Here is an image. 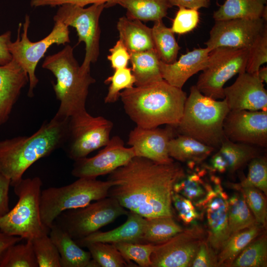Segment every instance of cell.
<instances>
[{"instance_id": "obj_1", "label": "cell", "mask_w": 267, "mask_h": 267, "mask_svg": "<svg viewBox=\"0 0 267 267\" xmlns=\"http://www.w3.org/2000/svg\"><path fill=\"white\" fill-rule=\"evenodd\" d=\"M184 176L178 163H158L135 156L109 174L108 179L119 184L110 189L108 196L145 218L173 216L174 186Z\"/></svg>"}, {"instance_id": "obj_2", "label": "cell", "mask_w": 267, "mask_h": 267, "mask_svg": "<svg viewBox=\"0 0 267 267\" xmlns=\"http://www.w3.org/2000/svg\"><path fill=\"white\" fill-rule=\"evenodd\" d=\"M124 110L136 126L145 128L162 125L174 128L182 117L186 93L164 80L123 90Z\"/></svg>"}, {"instance_id": "obj_3", "label": "cell", "mask_w": 267, "mask_h": 267, "mask_svg": "<svg viewBox=\"0 0 267 267\" xmlns=\"http://www.w3.org/2000/svg\"><path fill=\"white\" fill-rule=\"evenodd\" d=\"M68 119L54 115L30 136L0 140V171L10 179L11 186L36 162L62 148Z\"/></svg>"}, {"instance_id": "obj_4", "label": "cell", "mask_w": 267, "mask_h": 267, "mask_svg": "<svg viewBox=\"0 0 267 267\" xmlns=\"http://www.w3.org/2000/svg\"><path fill=\"white\" fill-rule=\"evenodd\" d=\"M42 67L50 71L56 79L52 86L60 104L55 116L69 118L86 109L89 88L95 80L90 72L82 70L70 45L66 44L61 50L46 56Z\"/></svg>"}, {"instance_id": "obj_5", "label": "cell", "mask_w": 267, "mask_h": 267, "mask_svg": "<svg viewBox=\"0 0 267 267\" xmlns=\"http://www.w3.org/2000/svg\"><path fill=\"white\" fill-rule=\"evenodd\" d=\"M229 111L224 98L217 100L205 95L194 85L190 89L182 117L175 129L179 134L219 149L225 138L223 121Z\"/></svg>"}, {"instance_id": "obj_6", "label": "cell", "mask_w": 267, "mask_h": 267, "mask_svg": "<svg viewBox=\"0 0 267 267\" xmlns=\"http://www.w3.org/2000/svg\"><path fill=\"white\" fill-rule=\"evenodd\" d=\"M43 182L39 177L22 178L13 184L18 198L15 206L0 217V231L26 240L48 234L50 229L42 222L40 198Z\"/></svg>"}, {"instance_id": "obj_7", "label": "cell", "mask_w": 267, "mask_h": 267, "mask_svg": "<svg viewBox=\"0 0 267 267\" xmlns=\"http://www.w3.org/2000/svg\"><path fill=\"white\" fill-rule=\"evenodd\" d=\"M118 183L94 178H80L72 183L61 187H50L42 190L41 217L49 229L63 211L81 208L108 196L110 189Z\"/></svg>"}, {"instance_id": "obj_8", "label": "cell", "mask_w": 267, "mask_h": 267, "mask_svg": "<svg viewBox=\"0 0 267 267\" xmlns=\"http://www.w3.org/2000/svg\"><path fill=\"white\" fill-rule=\"evenodd\" d=\"M30 18L26 14L23 24V32L20 37L21 23L19 25L17 37L10 43L9 50L12 59L16 61L26 72L29 78V89L27 95L34 96V89L39 83L36 75V67L50 46L54 44L66 45L70 42L68 27L60 21L54 22L51 31L46 37L37 42L31 41L28 37Z\"/></svg>"}, {"instance_id": "obj_9", "label": "cell", "mask_w": 267, "mask_h": 267, "mask_svg": "<svg viewBox=\"0 0 267 267\" xmlns=\"http://www.w3.org/2000/svg\"><path fill=\"white\" fill-rule=\"evenodd\" d=\"M129 212L115 199L108 196L85 207L63 211L53 224L76 241L99 230L117 218L127 215Z\"/></svg>"}, {"instance_id": "obj_10", "label": "cell", "mask_w": 267, "mask_h": 267, "mask_svg": "<svg viewBox=\"0 0 267 267\" xmlns=\"http://www.w3.org/2000/svg\"><path fill=\"white\" fill-rule=\"evenodd\" d=\"M113 127L110 120L102 116H92L86 109L78 112L69 118L62 148L74 161L86 157L108 143Z\"/></svg>"}, {"instance_id": "obj_11", "label": "cell", "mask_w": 267, "mask_h": 267, "mask_svg": "<svg viewBox=\"0 0 267 267\" xmlns=\"http://www.w3.org/2000/svg\"><path fill=\"white\" fill-rule=\"evenodd\" d=\"M248 56V50L246 48L213 49L195 86L205 95L216 100L223 99L224 84L236 74L246 71Z\"/></svg>"}, {"instance_id": "obj_12", "label": "cell", "mask_w": 267, "mask_h": 267, "mask_svg": "<svg viewBox=\"0 0 267 267\" xmlns=\"http://www.w3.org/2000/svg\"><path fill=\"white\" fill-rule=\"evenodd\" d=\"M105 3L92 4L88 7L65 3L59 6L53 19L76 29L79 43L85 44V55L80 66L84 72H90L91 63L96 62L99 55L100 16Z\"/></svg>"}, {"instance_id": "obj_13", "label": "cell", "mask_w": 267, "mask_h": 267, "mask_svg": "<svg viewBox=\"0 0 267 267\" xmlns=\"http://www.w3.org/2000/svg\"><path fill=\"white\" fill-rule=\"evenodd\" d=\"M206 235L207 233L202 226L194 224L168 241L155 245L151 256V267H191Z\"/></svg>"}, {"instance_id": "obj_14", "label": "cell", "mask_w": 267, "mask_h": 267, "mask_svg": "<svg viewBox=\"0 0 267 267\" xmlns=\"http://www.w3.org/2000/svg\"><path fill=\"white\" fill-rule=\"evenodd\" d=\"M267 27L263 18L216 21L205 44L211 50L219 47L248 49Z\"/></svg>"}, {"instance_id": "obj_15", "label": "cell", "mask_w": 267, "mask_h": 267, "mask_svg": "<svg viewBox=\"0 0 267 267\" xmlns=\"http://www.w3.org/2000/svg\"><path fill=\"white\" fill-rule=\"evenodd\" d=\"M135 154L132 147H126L119 136L110 138L108 143L95 156L74 161L72 175L78 178H94L109 174L128 163Z\"/></svg>"}, {"instance_id": "obj_16", "label": "cell", "mask_w": 267, "mask_h": 267, "mask_svg": "<svg viewBox=\"0 0 267 267\" xmlns=\"http://www.w3.org/2000/svg\"><path fill=\"white\" fill-rule=\"evenodd\" d=\"M223 131L225 137L232 141L266 148L267 110H230Z\"/></svg>"}, {"instance_id": "obj_17", "label": "cell", "mask_w": 267, "mask_h": 267, "mask_svg": "<svg viewBox=\"0 0 267 267\" xmlns=\"http://www.w3.org/2000/svg\"><path fill=\"white\" fill-rule=\"evenodd\" d=\"M167 126L165 128L136 126L132 130L129 135L128 144L133 148L135 156L158 163L173 162L168 153V145L170 140L175 137V129Z\"/></svg>"}, {"instance_id": "obj_18", "label": "cell", "mask_w": 267, "mask_h": 267, "mask_svg": "<svg viewBox=\"0 0 267 267\" xmlns=\"http://www.w3.org/2000/svg\"><path fill=\"white\" fill-rule=\"evenodd\" d=\"M224 98L230 110H266L267 91L256 73L238 74L231 86L224 88Z\"/></svg>"}, {"instance_id": "obj_19", "label": "cell", "mask_w": 267, "mask_h": 267, "mask_svg": "<svg viewBox=\"0 0 267 267\" xmlns=\"http://www.w3.org/2000/svg\"><path fill=\"white\" fill-rule=\"evenodd\" d=\"M227 195L221 187L210 190L199 206L206 208L208 226L206 240L218 254L223 243L231 235L228 222Z\"/></svg>"}, {"instance_id": "obj_20", "label": "cell", "mask_w": 267, "mask_h": 267, "mask_svg": "<svg viewBox=\"0 0 267 267\" xmlns=\"http://www.w3.org/2000/svg\"><path fill=\"white\" fill-rule=\"evenodd\" d=\"M28 83L27 74L14 60L0 65V127L8 120L22 89Z\"/></svg>"}, {"instance_id": "obj_21", "label": "cell", "mask_w": 267, "mask_h": 267, "mask_svg": "<svg viewBox=\"0 0 267 267\" xmlns=\"http://www.w3.org/2000/svg\"><path fill=\"white\" fill-rule=\"evenodd\" d=\"M210 51L207 47L194 48L181 55L172 63L160 60L159 66L163 79L172 86L182 89L190 77L206 67Z\"/></svg>"}, {"instance_id": "obj_22", "label": "cell", "mask_w": 267, "mask_h": 267, "mask_svg": "<svg viewBox=\"0 0 267 267\" xmlns=\"http://www.w3.org/2000/svg\"><path fill=\"white\" fill-rule=\"evenodd\" d=\"M127 216L126 222L115 229L105 232L98 230L75 241L81 247H84L88 243L97 242L111 244L119 242L143 243L145 218L131 211L129 212Z\"/></svg>"}, {"instance_id": "obj_23", "label": "cell", "mask_w": 267, "mask_h": 267, "mask_svg": "<svg viewBox=\"0 0 267 267\" xmlns=\"http://www.w3.org/2000/svg\"><path fill=\"white\" fill-rule=\"evenodd\" d=\"M56 246L61 267H97L89 251L82 249L65 231L53 224L48 234Z\"/></svg>"}, {"instance_id": "obj_24", "label": "cell", "mask_w": 267, "mask_h": 267, "mask_svg": "<svg viewBox=\"0 0 267 267\" xmlns=\"http://www.w3.org/2000/svg\"><path fill=\"white\" fill-rule=\"evenodd\" d=\"M117 28L119 39L130 53L154 48L151 28L141 21L123 16L119 19Z\"/></svg>"}, {"instance_id": "obj_25", "label": "cell", "mask_w": 267, "mask_h": 267, "mask_svg": "<svg viewBox=\"0 0 267 267\" xmlns=\"http://www.w3.org/2000/svg\"><path fill=\"white\" fill-rule=\"evenodd\" d=\"M267 0H226L214 12L215 21L233 19H256L267 21Z\"/></svg>"}, {"instance_id": "obj_26", "label": "cell", "mask_w": 267, "mask_h": 267, "mask_svg": "<svg viewBox=\"0 0 267 267\" xmlns=\"http://www.w3.org/2000/svg\"><path fill=\"white\" fill-rule=\"evenodd\" d=\"M116 4L127 9L130 19L154 22L162 20L171 7L168 0H114L105 3V7Z\"/></svg>"}, {"instance_id": "obj_27", "label": "cell", "mask_w": 267, "mask_h": 267, "mask_svg": "<svg viewBox=\"0 0 267 267\" xmlns=\"http://www.w3.org/2000/svg\"><path fill=\"white\" fill-rule=\"evenodd\" d=\"M132 72L135 86H141L164 80L160 72V59L154 48L130 53Z\"/></svg>"}, {"instance_id": "obj_28", "label": "cell", "mask_w": 267, "mask_h": 267, "mask_svg": "<svg viewBox=\"0 0 267 267\" xmlns=\"http://www.w3.org/2000/svg\"><path fill=\"white\" fill-rule=\"evenodd\" d=\"M215 149L192 137L179 134L173 137L168 145L170 157L183 162L202 161Z\"/></svg>"}, {"instance_id": "obj_29", "label": "cell", "mask_w": 267, "mask_h": 267, "mask_svg": "<svg viewBox=\"0 0 267 267\" xmlns=\"http://www.w3.org/2000/svg\"><path fill=\"white\" fill-rule=\"evenodd\" d=\"M261 225L257 224L231 234L217 254L219 267H231L241 252L260 233Z\"/></svg>"}, {"instance_id": "obj_30", "label": "cell", "mask_w": 267, "mask_h": 267, "mask_svg": "<svg viewBox=\"0 0 267 267\" xmlns=\"http://www.w3.org/2000/svg\"><path fill=\"white\" fill-rule=\"evenodd\" d=\"M182 227L173 216L145 218L143 234V243L157 245L163 243L181 232Z\"/></svg>"}, {"instance_id": "obj_31", "label": "cell", "mask_w": 267, "mask_h": 267, "mask_svg": "<svg viewBox=\"0 0 267 267\" xmlns=\"http://www.w3.org/2000/svg\"><path fill=\"white\" fill-rule=\"evenodd\" d=\"M219 152L225 160L227 170L233 173L253 159L261 156L257 146L235 142L226 137L219 148Z\"/></svg>"}, {"instance_id": "obj_32", "label": "cell", "mask_w": 267, "mask_h": 267, "mask_svg": "<svg viewBox=\"0 0 267 267\" xmlns=\"http://www.w3.org/2000/svg\"><path fill=\"white\" fill-rule=\"evenodd\" d=\"M151 30L154 49L160 60L167 64L175 62L180 47L174 33L165 25L162 20L155 21Z\"/></svg>"}, {"instance_id": "obj_33", "label": "cell", "mask_w": 267, "mask_h": 267, "mask_svg": "<svg viewBox=\"0 0 267 267\" xmlns=\"http://www.w3.org/2000/svg\"><path fill=\"white\" fill-rule=\"evenodd\" d=\"M227 216L231 235L259 224L242 195L235 194L228 198Z\"/></svg>"}, {"instance_id": "obj_34", "label": "cell", "mask_w": 267, "mask_h": 267, "mask_svg": "<svg viewBox=\"0 0 267 267\" xmlns=\"http://www.w3.org/2000/svg\"><path fill=\"white\" fill-rule=\"evenodd\" d=\"M84 247L88 249L98 267H136L123 256L114 244L92 242L87 244Z\"/></svg>"}, {"instance_id": "obj_35", "label": "cell", "mask_w": 267, "mask_h": 267, "mask_svg": "<svg viewBox=\"0 0 267 267\" xmlns=\"http://www.w3.org/2000/svg\"><path fill=\"white\" fill-rule=\"evenodd\" d=\"M267 239L265 234L249 243L237 256L231 267H266Z\"/></svg>"}, {"instance_id": "obj_36", "label": "cell", "mask_w": 267, "mask_h": 267, "mask_svg": "<svg viewBox=\"0 0 267 267\" xmlns=\"http://www.w3.org/2000/svg\"><path fill=\"white\" fill-rule=\"evenodd\" d=\"M0 267H38L31 240L11 245L6 251Z\"/></svg>"}, {"instance_id": "obj_37", "label": "cell", "mask_w": 267, "mask_h": 267, "mask_svg": "<svg viewBox=\"0 0 267 267\" xmlns=\"http://www.w3.org/2000/svg\"><path fill=\"white\" fill-rule=\"evenodd\" d=\"M31 241L38 267H61L58 251L48 234Z\"/></svg>"}, {"instance_id": "obj_38", "label": "cell", "mask_w": 267, "mask_h": 267, "mask_svg": "<svg viewBox=\"0 0 267 267\" xmlns=\"http://www.w3.org/2000/svg\"><path fill=\"white\" fill-rule=\"evenodd\" d=\"M248 174L240 183L233 184L236 188L254 187L267 194V161L265 157L261 156L249 162Z\"/></svg>"}, {"instance_id": "obj_39", "label": "cell", "mask_w": 267, "mask_h": 267, "mask_svg": "<svg viewBox=\"0 0 267 267\" xmlns=\"http://www.w3.org/2000/svg\"><path fill=\"white\" fill-rule=\"evenodd\" d=\"M135 81L131 68L126 67L114 70L113 74L105 81L106 84L110 83L104 98L105 103L117 101L120 97L121 91L133 87Z\"/></svg>"}, {"instance_id": "obj_40", "label": "cell", "mask_w": 267, "mask_h": 267, "mask_svg": "<svg viewBox=\"0 0 267 267\" xmlns=\"http://www.w3.org/2000/svg\"><path fill=\"white\" fill-rule=\"evenodd\" d=\"M123 256L139 267H151V256L155 245L150 243L119 242L114 244Z\"/></svg>"}, {"instance_id": "obj_41", "label": "cell", "mask_w": 267, "mask_h": 267, "mask_svg": "<svg viewBox=\"0 0 267 267\" xmlns=\"http://www.w3.org/2000/svg\"><path fill=\"white\" fill-rule=\"evenodd\" d=\"M237 189L241 190L242 195L257 222L261 225L265 226L267 215V203L261 191L254 187Z\"/></svg>"}, {"instance_id": "obj_42", "label": "cell", "mask_w": 267, "mask_h": 267, "mask_svg": "<svg viewBox=\"0 0 267 267\" xmlns=\"http://www.w3.org/2000/svg\"><path fill=\"white\" fill-rule=\"evenodd\" d=\"M248 50L246 72L254 73L267 62V27L256 38Z\"/></svg>"}, {"instance_id": "obj_43", "label": "cell", "mask_w": 267, "mask_h": 267, "mask_svg": "<svg viewBox=\"0 0 267 267\" xmlns=\"http://www.w3.org/2000/svg\"><path fill=\"white\" fill-rule=\"evenodd\" d=\"M171 28L174 33L183 34L193 30L199 21L197 9L179 6Z\"/></svg>"}, {"instance_id": "obj_44", "label": "cell", "mask_w": 267, "mask_h": 267, "mask_svg": "<svg viewBox=\"0 0 267 267\" xmlns=\"http://www.w3.org/2000/svg\"><path fill=\"white\" fill-rule=\"evenodd\" d=\"M191 267H219L217 254L209 244L206 239L201 243Z\"/></svg>"}, {"instance_id": "obj_45", "label": "cell", "mask_w": 267, "mask_h": 267, "mask_svg": "<svg viewBox=\"0 0 267 267\" xmlns=\"http://www.w3.org/2000/svg\"><path fill=\"white\" fill-rule=\"evenodd\" d=\"M172 202L178 212L179 216L184 222L191 223L198 218V213L188 199L174 192Z\"/></svg>"}, {"instance_id": "obj_46", "label": "cell", "mask_w": 267, "mask_h": 267, "mask_svg": "<svg viewBox=\"0 0 267 267\" xmlns=\"http://www.w3.org/2000/svg\"><path fill=\"white\" fill-rule=\"evenodd\" d=\"M109 52L110 53L107 58L114 70L127 67L130 53L121 40L117 41L113 47L109 49Z\"/></svg>"}, {"instance_id": "obj_47", "label": "cell", "mask_w": 267, "mask_h": 267, "mask_svg": "<svg viewBox=\"0 0 267 267\" xmlns=\"http://www.w3.org/2000/svg\"><path fill=\"white\" fill-rule=\"evenodd\" d=\"M196 176H191L186 181L177 183L174 186V192H181L182 194L188 199L198 198L204 193V191L198 183Z\"/></svg>"}, {"instance_id": "obj_48", "label": "cell", "mask_w": 267, "mask_h": 267, "mask_svg": "<svg viewBox=\"0 0 267 267\" xmlns=\"http://www.w3.org/2000/svg\"><path fill=\"white\" fill-rule=\"evenodd\" d=\"M114 0H31L30 5L33 7L49 6L55 7L65 3H71L82 7L90 4L107 3Z\"/></svg>"}, {"instance_id": "obj_49", "label": "cell", "mask_w": 267, "mask_h": 267, "mask_svg": "<svg viewBox=\"0 0 267 267\" xmlns=\"http://www.w3.org/2000/svg\"><path fill=\"white\" fill-rule=\"evenodd\" d=\"M10 179L0 171V217L9 211L8 191Z\"/></svg>"}, {"instance_id": "obj_50", "label": "cell", "mask_w": 267, "mask_h": 267, "mask_svg": "<svg viewBox=\"0 0 267 267\" xmlns=\"http://www.w3.org/2000/svg\"><path fill=\"white\" fill-rule=\"evenodd\" d=\"M11 39V32L10 31L0 35V65H4L12 60V56L9 50Z\"/></svg>"}, {"instance_id": "obj_51", "label": "cell", "mask_w": 267, "mask_h": 267, "mask_svg": "<svg viewBox=\"0 0 267 267\" xmlns=\"http://www.w3.org/2000/svg\"><path fill=\"white\" fill-rule=\"evenodd\" d=\"M23 239L21 237L9 235L0 231V264L9 247Z\"/></svg>"}, {"instance_id": "obj_52", "label": "cell", "mask_w": 267, "mask_h": 267, "mask_svg": "<svg viewBox=\"0 0 267 267\" xmlns=\"http://www.w3.org/2000/svg\"><path fill=\"white\" fill-rule=\"evenodd\" d=\"M171 6H182L187 8L198 10L209 5L208 0H168Z\"/></svg>"}, {"instance_id": "obj_53", "label": "cell", "mask_w": 267, "mask_h": 267, "mask_svg": "<svg viewBox=\"0 0 267 267\" xmlns=\"http://www.w3.org/2000/svg\"><path fill=\"white\" fill-rule=\"evenodd\" d=\"M212 163L214 168L221 173H223L227 170V163L219 152L213 156Z\"/></svg>"}, {"instance_id": "obj_54", "label": "cell", "mask_w": 267, "mask_h": 267, "mask_svg": "<svg viewBox=\"0 0 267 267\" xmlns=\"http://www.w3.org/2000/svg\"><path fill=\"white\" fill-rule=\"evenodd\" d=\"M259 79L263 82H267V67L260 68L256 72Z\"/></svg>"}, {"instance_id": "obj_55", "label": "cell", "mask_w": 267, "mask_h": 267, "mask_svg": "<svg viewBox=\"0 0 267 267\" xmlns=\"http://www.w3.org/2000/svg\"><path fill=\"white\" fill-rule=\"evenodd\" d=\"M208 1H209L210 0H208Z\"/></svg>"}]
</instances>
